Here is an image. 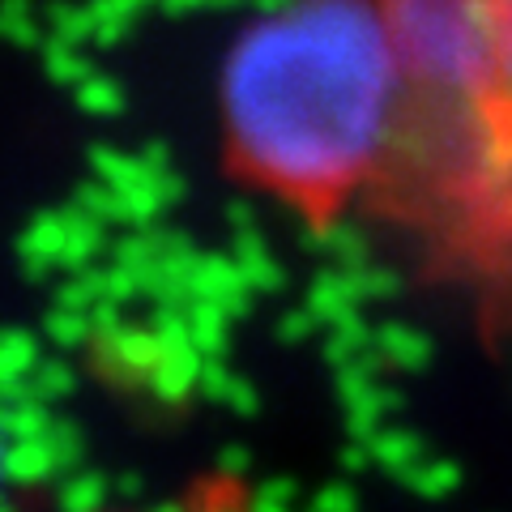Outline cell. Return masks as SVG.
<instances>
[{
    "label": "cell",
    "mask_w": 512,
    "mask_h": 512,
    "mask_svg": "<svg viewBox=\"0 0 512 512\" xmlns=\"http://www.w3.org/2000/svg\"><path fill=\"white\" fill-rule=\"evenodd\" d=\"M397 116L367 201L448 278L512 295V82L487 0H384Z\"/></svg>",
    "instance_id": "obj_2"
},
{
    "label": "cell",
    "mask_w": 512,
    "mask_h": 512,
    "mask_svg": "<svg viewBox=\"0 0 512 512\" xmlns=\"http://www.w3.org/2000/svg\"><path fill=\"white\" fill-rule=\"evenodd\" d=\"M158 512H252V504H248V491L239 478L214 474V478H201L180 504H167Z\"/></svg>",
    "instance_id": "obj_3"
},
{
    "label": "cell",
    "mask_w": 512,
    "mask_h": 512,
    "mask_svg": "<svg viewBox=\"0 0 512 512\" xmlns=\"http://www.w3.org/2000/svg\"><path fill=\"white\" fill-rule=\"evenodd\" d=\"M487 18L495 35V52H500L504 77L512 82V0H487Z\"/></svg>",
    "instance_id": "obj_4"
},
{
    "label": "cell",
    "mask_w": 512,
    "mask_h": 512,
    "mask_svg": "<svg viewBox=\"0 0 512 512\" xmlns=\"http://www.w3.org/2000/svg\"><path fill=\"white\" fill-rule=\"evenodd\" d=\"M397 90L384 0H282L222 64L227 158L325 231L372 192Z\"/></svg>",
    "instance_id": "obj_1"
}]
</instances>
